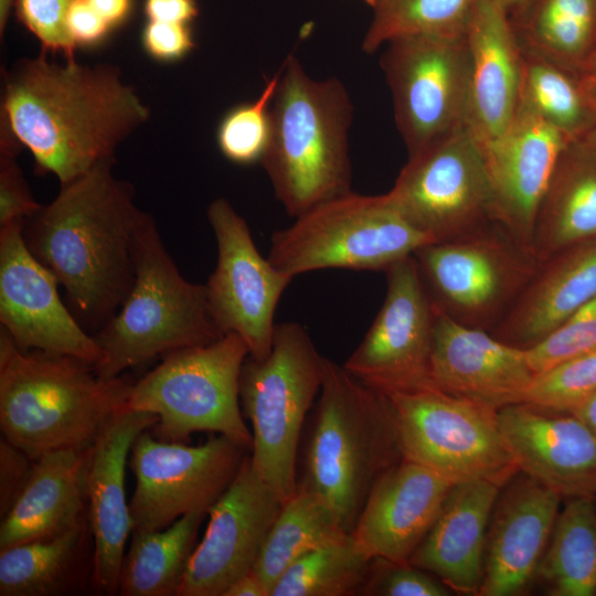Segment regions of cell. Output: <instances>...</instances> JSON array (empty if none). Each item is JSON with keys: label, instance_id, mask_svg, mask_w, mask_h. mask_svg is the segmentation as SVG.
Masks as SVG:
<instances>
[{"label": "cell", "instance_id": "cell-1", "mask_svg": "<svg viewBox=\"0 0 596 596\" xmlns=\"http://www.w3.org/2000/svg\"><path fill=\"white\" fill-rule=\"evenodd\" d=\"M1 129L33 156L40 172L67 183L103 161L150 116L117 67L55 63L42 53L4 75Z\"/></svg>", "mask_w": 596, "mask_h": 596}, {"label": "cell", "instance_id": "cell-2", "mask_svg": "<svg viewBox=\"0 0 596 596\" xmlns=\"http://www.w3.org/2000/svg\"><path fill=\"white\" fill-rule=\"evenodd\" d=\"M113 166L114 159L103 161L61 184L55 199L23 226L30 252L54 275L85 323L99 329L131 289L136 238L146 213Z\"/></svg>", "mask_w": 596, "mask_h": 596}, {"label": "cell", "instance_id": "cell-3", "mask_svg": "<svg viewBox=\"0 0 596 596\" xmlns=\"http://www.w3.org/2000/svg\"><path fill=\"white\" fill-rule=\"evenodd\" d=\"M132 383L103 379L70 355L20 349L0 330V428L32 460L60 449H86L126 406Z\"/></svg>", "mask_w": 596, "mask_h": 596}, {"label": "cell", "instance_id": "cell-4", "mask_svg": "<svg viewBox=\"0 0 596 596\" xmlns=\"http://www.w3.org/2000/svg\"><path fill=\"white\" fill-rule=\"evenodd\" d=\"M350 96L334 78L312 79L299 60L280 68L270 106V135L260 160L278 201L297 217L351 192Z\"/></svg>", "mask_w": 596, "mask_h": 596}, {"label": "cell", "instance_id": "cell-5", "mask_svg": "<svg viewBox=\"0 0 596 596\" xmlns=\"http://www.w3.org/2000/svg\"><path fill=\"white\" fill-rule=\"evenodd\" d=\"M401 459L387 397L324 358L298 483L316 493L351 533L375 481Z\"/></svg>", "mask_w": 596, "mask_h": 596}, {"label": "cell", "instance_id": "cell-6", "mask_svg": "<svg viewBox=\"0 0 596 596\" xmlns=\"http://www.w3.org/2000/svg\"><path fill=\"white\" fill-rule=\"evenodd\" d=\"M205 286L189 281L167 252L155 219L145 213L135 246L131 289L117 312L94 336L103 379L170 352L216 341Z\"/></svg>", "mask_w": 596, "mask_h": 596}, {"label": "cell", "instance_id": "cell-7", "mask_svg": "<svg viewBox=\"0 0 596 596\" xmlns=\"http://www.w3.org/2000/svg\"><path fill=\"white\" fill-rule=\"evenodd\" d=\"M323 362L304 326L283 322L276 324L269 355H248L241 371L240 402L252 424L251 460L283 503L298 487V445L321 389Z\"/></svg>", "mask_w": 596, "mask_h": 596}, {"label": "cell", "instance_id": "cell-8", "mask_svg": "<svg viewBox=\"0 0 596 596\" xmlns=\"http://www.w3.org/2000/svg\"><path fill=\"white\" fill-rule=\"evenodd\" d=\"M248 355L235 333L170 352L132 383L125 407L157 415L153 433L160 440L182 443L193 433L212 432L251 451L252 432L240 402V376Z\"/></svg>", "mask_w": 596, "mask_h": 596}, {"label": "cell", "instance_id": "cell-9", "mask_svg": "<svg viewBox=\"0 0 596 596\" xmlns=\"http://www.w3.org/2000/svg\"><path fill=\"white\" fill-rule=\"evenodd\" d=\"M428 243L432 241L401 213L387 193L351 191L275 231L267 257L292 278L326 268L385 272Z\"/></svg>", "mask_w": 596, "mask_h": 596}, {"label": "cell", "instance_id": "cell-10", "mask_svg": "<svg viewBox=\"0 0 596 596\" xmlns=\"http://www.w3.org/2000/svg\"><path fill=\"white\" fill-rule=\"evenodd\" d=\"M383 394L403 459L454 483L486 480L502 487L519 471L502 438L497 409L436 386Z\"/></svg>", "mask_w": 596, "mask_h": 596}, {"label": "cell", "instance_id": "cell-11", "mask_svg": "<svg viewBox=\"0 0 596 596\" xmlns=\"http://www.w3.org/2000/svg\"><path fill=\"white\" fill-rule=\"evenodd\" d=\"M433 304L457 322L491 331L535 275L534 252L491 222L414 253Z\"/></svg>", "mask_w": 596, "mask_h": 596}, {"label": "cell", "instance_id": "cell-12", "mask_svg": "<svg viewBox=\"0 0 596 596\" xmlns=\"http://www.w3.org/2000/svg\"><path fill=\"white\" fill-rule=\"evenodd\" d=\"M387 195L432 242L456 238L493 222L482 149L466 127L408 155Z\"/></svg>", "mask_w": 596, "mask_h": 596}, {"label": "cell", "instance_id": "cell-13", "mask_svg": "<svg viewBox=\"0 0 596 596\" xmlns=\"http://www.w3.org/2000/svg\"><path fill=\"white\" fill-rule=\"evenodd\" d=\"M248 453L224 435L188 446L156 439L148 429L141 433L131 447V532L162 530L190 512H209Z\"/></svg>", "mask_w": 596, "mask_h": 596}, {"label": "cell", "instance_id": "cell-14", "mask_svg": "<svg viewBox=\"0 0 596 596\" xmlns=\"http://www.w3.org/2000/svg\"><path fill=\"white\" fill-rule=\"evenodd\" d=\"M386 44L381 67L408 155L465 127L469 83L465 33L404 36Z\"/></svg>", "mask_w": 596, "mask_h": 596}, {"label": "cell", "instance_id": "cell-15", "mask_svg": "<svg viewBox=\"0 0 596 596\" xmlns=\"http://www.w3.org/2000/svg\"><path fill=\"white\" fill-rule=\"evenodd\" d=\"M217 258L205 286L211 316L221 333H235L252 358L272 351L275 311L292 277L262 256L244 220L223 198L207 207Z\"/></svg>", "mask_w": 596, "mask_h": 596}, {"label": "cell", "instance_id": "cell-16", "mask_svg": "<svg viewBox=\"0 0 596 596\" xmlns=\"http://www.w3.org/2000/svg\"><path fill=\"white\" fill-rule=\"evenodd\" d=\"M384 301L344 369L382 392L434 386L430 351L435 307L414 254L385 270Z\"/></svg>", "mask_w": 596, "mask_h": 596}, {"label": "cell", "instance_id": "cell-17", "mask_svg": "<svg viewBox=\"0 0 596 596\" xmlns=\"http://www.w3.org/2000/svg\"><path fill=\"white\" fill-rule=\"evenodd\" d=\"M25 221L0 226V322L22 350L70 355L96 365L102 351L63 304L54 275L28 248Z\"/></svg>", "mask_w": 596, "mask_h": 596}, {"label": "cell", "instance_id": "cell-18", "mask_svg": "<svg viewBox=\"0 0 596 596\" xmlns=\"http://www.w3.org/2000/svg\"><path fill=\"white\" fill-rule=\"evenodd\" d=\"M283 502L257 475L249 453L219 500L210 508L209 524L195 546L177 596H223L249 572Z\"/></svg>", "mask_w": 596, "mask_h": 596}, {"label": "cell", "instance_id": "cell-19", "mask_svg": "<svg viewBox=\"0 0 596 596\" xmlns=\"http://www.w3.org/2000/svg\"><path fill=\"white\" fill-rule=\"evenodd\" d=\"M572 140L519 104L505 131L480 145L491 188L492 221L531 249L541 201Z\"/></svg>", "mask_w": 596, "mask_h": 596}, {"label": "cell", "instance_id": "cell-20", "mask_svg": "<svg viewBox=\"0 0 596 596\" xmlns=\"http://www.w3.org/2000/svg\"><path fill=\"white\" fill-rule=\"evenodd\" d=\"M158 419L152 413L124 407L89 447L85 496L94 547L92 579L98 590L107 594L118 592L125 546L132 530L125 491L128 455L138 436Z\"/></svg>", "mask_w": 596, "mask_h": 596}, {"label": "cell", "instance_id": "cell-21", "mask_svg": "<svg viewBox=\"0 0 596 596\" xmlns=\"http://www.w3.org/2000/svg\"><path fill=\"white\" fill-rule=\"evenodd\" d=\"M497 418L519 471L561 498L596 497V435L577 416L515 403Z\"/></svg>", "mask_w": 596, "mask_h": 596}, {"label": "cell", "instance_id": "cell-22", "mask_svg": "<svg viewBox=\"0 0 596 596\" xmlns=\"http://www.w3.org/2000/svg\"><path fill=\"white\" fill-rule=\"evenodd\" d=\"M430 351L434 386L499 409L523 403L535 376L526 350L461 324L435 305Z\"/></svg>", "mask_w": 596, "mask_h": 596}, {"label": "cell", "instance_id": "cell-23", "mask_svg": "<svg viewBox=\"0 0 596 596\" xmlns=\"http://www.w3.org/2000/svg\"><path fill=\"white\" fill-rule=\"evenodd\" d=\"M498 494L486 542L481 596L521 594L549 544L561 496L522 471Z\"/></svg>", "mask_w": 596, "mask_h": 596}, {"label": "cell", "instance_id": "cell-24", "mask_svg": "<svg viewBox=\"0 0 596 596\" xmlns=\"http://www.w3.org/2000/svg\"><path fill=\"white\" fill-rule=\"evenodd\" d=\"M454 485L419 464L401 459L371 488L351 534L373 560L406 564Z\"/></svg>", "mask_w": 596, "mask_h": 596}, {"label": "cell", "instance_id": "cell-25", "mask_svg": "<svg viewBox=\"0 0 596 596\" xmlns=\"http://www.w3.org/2000/svg\"><path fill=\"white\" fill-rule=\"evenodd\" d=\"M469 58L465 127L480 145L502 135L520 97L523 54L508 11L476 0L465 30Z\"/></svg>", "mask_w": 596, "mask_h": 596}, {"label": "cell", "instance_id": "cell-26", "mask_svg": "<svg viewBox=\"0 0 596 596\" xmlns=\"http://www.w3.org/2000/svg\"><path fill=\"white\" fill-rule=\"evenodd\" d=\"M500 488L486 480L455 483L408 564L456 592L479 595L487 531Z\"/></svg>", "mask_w": 596, "mask_h": 596}, {"label": "cell", "instance_id": "cell-27", "mask_svg": "<svg viewBox=\"0 0 596 596\" xmlns=\"http://www.w3.org/2000/svg\"><path fill=\"white\" fill-rule=\"evenodd\" d=\"M595 297L596 238L540 263L528 286L489 332L528 349Z\"/></svg>", "mask_w": 596, "mask_h": 596}, {"label": "cell", "instance_id": "cell-28", "mask_svg": "<svg viewBox=\"0 0 596 596\" xmlns=\"http://www.w3.org/2000/svg\"><path fill=\"white\" fill-rule=\"evenodd\" d=\"M89 447L45 453L33 460L19 497L2 517L0 551L56 536L87 518L85 470Z\"/></svg>", "mask_w": 596, "mask_h": 596}, {"label": "cell", "instance_id": "cell-29", "mask_svg": "<svg viewBox=\"0 0 596 596\" xmlns=\"http://www.w3.org/2000/svg\"><path fill=\"white\" fill-rule=\"evenodd\" d=\"M596 238V149L584 138L563 150L541 201L532 249L540 263Z\"/></svg>", "mask_w": 596, "mask_h": 596}, {"label": "cell", "instance_id": "cell-30", "mask_svg": "<svg viewBox=\"0 0 596 596\" xmlns=\"http://www.w3.org/2000/svg\"><path fill=\"white\" fill-rule=\"evenodd\" d=\"M510 20L523 52L575 73L596 53V0H528Z\"/></svg>", "mask_w": 596, "mask_h": 596}, {"label": "cell", "instance_id": "cell-31", "mask_svg": "<svg viewBox=\"0 0 596 596\" xmlns=\"http://www.w3.org/2000/svg\"><path fill=\"white\" fill-rule=\"evenodd\" d=\"M206 514V511H193L162 530L131 532L118 593L123 596L178 595Z\"/></svg>", "mask_w": 596, "mask_h": 596}, {"label": "cell", "instance_id": "cell-32", "mask_svg": "<svg viewBox=\"0 0 596 596\" xmlns=\"http://www.w3.org/2000/svg\"><path fill=\"white\" fill-rule=\"evenodd\" d=\"M347 534L330 508L298 483L295 493L283 503L253 570L269 596L277 579L292 563Z\"/></svg>", "mask_w": 596, "mask_h": 596}, {"label": "cell", "instance_id": "cell-33", "mask_svg": "<svg viewBox=\"0 0 596 596\" xmlns=\"http://www.w3.org/2000/svg\"><path fill=\"white\" fill-rule=\"evenodd\" d=\"M91 533L88 515L79 524L49 539L0 551L1 596H49L66 590Z\"/></svg>", "mask_w": 596, "mask_h": 596}, {"label": "cell", "instance_id": "cell-34", "mask_svg": "<svg viewBox=\"0 0 596 596\" xmlns=\"http://www.w3.org/2000/svg\"><path fill=\"white\" fill-rule=\"evenodd\" d=\"M536 574L553 596L596 595V505L572 498L558 513Z\"/></svg>", "mask_w": 596, "mask_h": 596}, {"label": "cell", "instance_id": "cell-35", "mask_svg": "<svg viewBox=\"0 0 596 596\" xmlns=\"http://www.w3.org/2000/svg\"><path fill=\"white\" fill-rule=\"evenodd\" d=\"M519 104L526 106L571 139L587 135L596 123L578 74L523 52Z\"/></svg>", "mask_w": 596, "mask_h": 596}, {"label": "cell", "instance_id": "cell-36", "mask_svg": "<svg viewBox=\"0 0 596 596\" xmlns=\"http://www.w3.org/2000/svg\"><path fill=\"white\" fill-rule=\"evenodd\" d=\"M373 558L351 533L292 563L269 596H345L362 590Z\"/></svg>", "mask_w": 596, "mask_h": 596}, {"label": "cell", "instance_id": "cell-37", "mask_svg": "<svg viewBox=\"0 0 596 596\" xmlns=\"http://www.w3.org/2000/svg\"><path fill=\"white\" fill-rule=\"evenodd\" d=\"M476 0H377L362 50L373 53L404 36H453L465 33Z\"/></svg>", "mask_w": 596, "mask_h": 596}, {"label": "cell", "instance_id": "cell-38", "mask_svg": "<svg viewBox=\"0 0 596 596\" xmlns=\"http://www.w3.org/2000/svg\"><path fill=\"white\" fill-rule=\"evenodd\" d=\"M280 70L266 82L252 103L238 105L222 119L216 132L220 151L237 164L260 161L270 135V106L279 81Z\"/></svg>", "mask_w": 596, "mask_h": 596}, {"label": "cell", "instance_id": "cell-39", "mask_svg": "<svg viewBox=\"0 0 596 596\" xmlns=\"http://www.w3.org/2000/svg\"><path fill=\"white\" fill-rule=\"evenodd\" d=\"M596 392V349L535 374L523 403L572 413Z\"/></svg>", "mask_w": 596, "mask_h": 596}, {"label": "cell", "instance_id": "cell-40", "mask_svg": "<svg viewBox=\"0 0 596 596\" xmlns=\"http://www.w3.org/2000/svg\"><path fill=\"white\" fill-rule=\"evenodd\" d=\"M596 349V297L578 308L538 343L525 349L535 374Z\"/></svg>", "mask_w": 596, "mask_h": 596}, {"label": "cell", "instance_id": "cell-41", "mask_svg": "<svg viewBox=\"0 0 596 596\" xmlns=\"http://www.w3.org/2000/svg\"><path fill=\"white\" fill-rule=\"evenodd\" d=\"M75 0H17L20 22L39 40L43 52L74 58L77 47L66 29L67 12Z\"/></svg>", "mask_w": 596, "mask_h": 596}, {"label": "cell", "instance_id": "cell-42", "mask_svg": "<svg viewBox=\"0 0 596 596\" xmlns=\"http://www.w3.org/2000/svg\"><path fill=\"white\" fill-rule=\"evenodd\" d=\"M21 146L6 130L0 129V226L26 221L42 206L28 187L17 163Z\"/></svg>", "mask_w": 596, "mask_h": 596}, {"label": "cell", "instance_id": "cell-43", "mask_svg": "<svg viewBox=\"0 0 596 596\" xmlns=\"http://www.w3.org/2000/svg\"><path fill=\"white\" fill-rule=\"evenodd\" d=\"M424 570L408 563L397 564L383 560L373 561L361 592L383 596H447L449 589Z\"/></svg>", "mask_w": 596, "mask_h": 596}, {"label": "cell", "instance_id": "cell-44", "mask_svg": "<svg viewBox=\"0 0 596 596\" xmlns=\"http://www.w3.org/2000/svg\"><path fill=\"white\" fill-rule=\"evenodd\" d=\"M145 52L159 62H175L194 47L189 24L148 21L141 34Z\"/></svg>", "mask_w": 596, "mask_h": 596}, {"label": "cell", "instance_id": "cell-45", "mask_svg": "<svg viewBox=\"0 0 596 596\" xmlns=\"http://www.w3.org/2000/svg\"><path fill=\"white\" fill-rule=\"evenodd\" d=\"M33 460L4 438L0 443V511L4 517L22 491Z\"/></svg>", "mask_w": 596, "mask_h": 596}, {"label": "cell", "instance_id": "cell-46", "mask_svg": "<svg viewBox=\"0 0 596 596\" xmlns=\"http://www.w3.org/2000/svg\"><path fill=\"white\" fill-rule=\"evenodd\" d=\"M66 29L74 45L78 47L99 44L113 28L87 0H75L67 12Z\"/></svg>", "mask_w": 596, "mask_h": 596}, {"label": "cell", "instance_id": "cell-47", "mask_svg": "<svg viewBox=\"0 0 596 596\" xmlns=\"http://www.w3.org/2000/svg\"><path fill=\"white\" fill-rule=\"evenodd\" d=\"M198 12L195 0H145L148 21L189 24Z\"/></svg>", "mask_w": 596, "mask_h": 596}, {"label": "cell", "instance_id": "cell-48", "mask_svg": "<svg viewBox=\"0 0 596 596\" xmlns=\"http://www.w3.org/2000/svg\"><path fill=\"white\" fill-rule=\"evenodd\" d=\"M87 2L111 28L123 23L131 9V0H87Z\"/></svg>", "mask_w": 596, "mask_h": 596}, {"label": "cell", "instance_id": "cell-49", "mask_svg": "<svg viewBox=\"0 0 596 596\" xmlns=\"http://www.w3.org/2000/svg\"><path fill=\"white\" fill-rule=\"evenodd\" d=\"M223 596H268V590L260 577L252 568L235 579Z\"/></svg>", "mask_w": 596, "mask_h": 596}, {"label": "cell", "instance_id": "cell-50", "mask_svg": "<svg viewBox=\"0 0 596 596\" xmlns=\"http://www.w3.org/2000/svg\"><path fill=\"white\" fill-rule=\"evenodd\" d=\"M577 74L588 102L596 109V53Z\"/></svg>", "mask_w": 596, "mask_h": 596}, {"label": "cell", "instance_id": "cell-51", "mask_svg": "<svg viewBox=\"0 0 596 596\" xmlns=\"http://www.w3.org/2000/svg\"><path fill=\"white\" fill-rule=\"evenodd\" d=\"M572 414L584 422L588 428L596 435V392L584 403L576 407Z\"/></svg>", "mask_w": 596, "mask_h": 596}, {"label": "cell", "instance_id": "cell-52", "mask_svg": "<svg viewBox=\"0 0 596 596\" xmlns=\"http://www.w3.org/2000/svg\"><path fill=\"white\" fill-rule=\"evenodd\" d=\"M14 4V0H0V35L3 36L6 26Z\"/></svg>", "mask_w": 596, "mask_h": 596}, {"label": "cell", "instance_id": "cell-53", "mask_svg": "<svg viewBox=\"0 0 596 596\" xmlns=\"http://www.w3.org/2000/svg\"><path fill=\"white\" fill-rule=\"evenodd\" d=\"M496 1L499 2L510 14L513 11L520 9L528 0H496Z\"/></svg>", "mask_w": 596, "mask_h": 596}, {"label": "cell", "instance_id": "cell-54", "mask_svg": "<svg viewBox=\"0 0 596 596\" xmlns=\"http://www.w3.org/2000/svg\"><path fill=\"white\" fill-rule=\"evenodd\" d=\"M583 138L587 140L596 149V123L592 127V129L587 132V135Z\"/></svg>", "mask_w": 596, "mask_h": 596}, {"label": "cell", "instance_id": "cell-55", "mask_svg": "<svg viewBox=\"0 0 596 596\" xmlns=\"http://www.w3.org/2000/svg\"><path fill=\"white\" fill-rule=\"evenodd\" d=\"M365 3H368L369 6H373V0H363Z\"/></svg>", "mask_w": 596, "mask_h": 596}, {"label": "cell", "instance_id": "cell-56", "mask_svg": "<svg viewBox=\"0 0 596 596\" xmlns=\"http://www.w3.org/2000/svg\"><path fill=\"white\" fill-rule=\"evenodd\" d=\"M376 1H377V0H373V6H372V8H373V7H374V4L376 3Z\"/></svg>", "mask_w": 596, "mask_h": 596}]
</instances>
